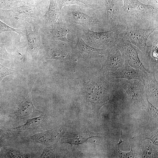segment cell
I'll return each mask as SVG.
<instances>
[{
    "label": "cell",
    "mask_w": 158,
    "mask_h": 158,
    "mask_svg": "<svg viewBox=\"0 0 158 158\" xmlns=\"http://www.w3.org/2000/svg\"><path fill=\"white\" fill-rule=\"evenodd\" d=\"M59 18L71 24L82 35L93 27L109 30L104 6L93 8L77 5L65 6L59 11Z\"/></svg>",
    "instance_id": "6da1fadb"
},
{
    "label": "cell",
    "mask_w": 158,
    "mask_h": 158,
    "mask_svg": "<svg viewBox=\"0 0 158 158\" xmlns=\"http://www.w3.org/2000/svg\"><path fill=\"white\" fill-rule=\"evenodd\" d=\"M16 0H0V7L2 8L10 5Z\"/></svg>",
    "instance_id": "f1b7e54d"
},
{
    "label": "cell",
    "mask_w": 158,
    "mask_h": 158,
    "mask_svg": "<svg viewBox=\"0 0 158 158\" xmlns=\"http://www.w3.org/2000/svg\"><path fill=\"white\" fill-rule=\"evenodd\" d=\"M142 81L146 93L157 99L158 83L155 77V72L151 71L150 73H143Z\"/></svg>",
    "instance_id": "ac0fdd59"
},
{
    "label": "cell",
    "mask_w": 158,
    "mask_h": 158,
    "mask_svg": "<svg viewBox=\"0 0 158 158\" xmlns=\"http://www.w3.org/2000/svg\"><path fill=\"white\" fill-rule=\"evenodd\" d=\"M152 150L150 147L146 148L142 154V157L144 158L152 157H153Z\"/></svg>",
    "instance_id": "83f0119b"
},
{
    "label": "cell",
    "mask_w": 158,
    "mask_h": 158,
    "mask_svg": "<svg viewBox=\"0 0 158 158\" xmlns=\"http://www.w3.org/2000/svg\"><path fill=\"white\" fill-rule=\"evenodd\" d=\"M105 8L109 30L120 23V15L123 4V0H102Z\"/></svg>",
    "instance_id": "5bb4252c"
},
{
    "label": "cell",
    "mask_w": 158,
    "mask_h": 158,
    "mask_svg": "<svg viewBox=\"0 0 158 158\" xmlns=\"http://www.w3.org/2000/svg\"><path fill=\"white\" fill-rule=\"evenodd\" d=\"M143 75L142 72L130 66L125 60L122 66L116 70L105 74V77L109 81L121 78L128 80L136 79L142 81Z\"/></svg>",
    "instance_id": "4fadbf2b"
},
{
    "label": "cell",
    "mask_w": 158,
    "mask_h": 158,
    "mask_svg": "<svg viewBox=\"0 0 158 158\" xmlns=\"http://www.w3.org/2000/svg\"><path fill=\"white\" fill-rule=\"evenodd\" d=\"M43 28L46 37L50 41H60L71 45L74 43L67 39V35L75 36L78 33L72 25L60 18L53 24L43 26Z\"/></svg>",
    "instance_id": "52a82bcc"
},
{
    "label": "cell",
    "mask_w": 158,
    "mask_h": 158,
    "mask_svg": "<svg viewBox=\"0 0 158 158\" xmlns=\"http://www.w3.org/2000/svg\"><path fill=\"white\" fill-rule=\"evenodd\" d=\"M2 11L10 17H14L16 20L26 19L29 18H36L37 16L38 11L36 7L29 4H24L13 7Z\"/></svg>",
    "instance_id": "9a60e30c"
},
{
    "label": "cell",
    "mask_w": 158,
    "mask_h": 158,
    "mask_svg": "<svg viewBox=\"0 0 158 158\" xmlns=\"http://www.w3.org/2000/svg\"><path fill=\"white\" fill-rule=\"evenodd\" d=\"M145 94L143 95V104L144 105H145L147 108L148 111L149 112L150 114H153L156 117H157L158 116V109L157 108L152 105L148 100V97L147 94L145 91Z\"/></svg>",
    "instance_id": "7402d4cb"
},
{
    "label": "cell",
    "mask_w": 158,
    "mask_h": 158,
    "mask_svg": "<svg viewBox=\"0 0 158 158\" xmlns=\"http://www.w3.org/2000/svg\"><path fill=\"white\" fill-rule=\"evenodd\" d=\"M60 11L63 7L70 5H77L89 8L104 7L103 2L101 0H56Z\"/></svg>",
    "instance_id": "d6986e66"
},
{
    "label": "cell",
    "mask_w": 158,
    "mask_h": 158,
    "mask_svg": "<svg viewBox=\"0 0 158 158\" xmlns=\"http://www.w3.org/2000/svg\"><path fill=\"white\" fill-rule=\"evenodd\" d=\"M120 15L121 25L126 28H158V8L138 0H123Z\"/></svg>",
    "instance_id": "7a4b0ae2"
},
{
    "label": "cell",
    "mask_w": 158,
    "mask_h": 158,
    "mask_svg": "<svg viewBox=\"0 0 158 158\" xmlns=\"http://www.w3.org/2000/svg\"><path fill=\"white\" fill-rule=\"evenodd\" d=\"M126 141V140H122V130H121V137H120V140L119 141V142H118V143L117 144V145L118 148H119L120 147V144L123 142H125Z\"/></svg>",
    "instance_id": "4dcf8cb0"
},
{
    "label": "cell",
    "mask_w": 158,
    "mask_h": 158,
    "mask_svg": "<svg viewBox=\"0 0 158 158\" xmlns=\"http://www.w3.org/2000/svg\"><path fill=\"white\" fill-rule=\"evenodd\" d=\"M126 27L118 25L114 28L103 32H96L89 30L81 35L82 39L90 46L98 49L110 48L116 45L119 35Z\"/></svg>",
    "instance_id": "277c9868"
},
{
    "label": "cell",
    "mask_w": 158,
    "mask_h": 158,
    "mask_svg": "<svg viewBox=\"0 0 158 158\" xmlns=\"http://www.w3.org/2000/svg\"><path fill=\"white\" fill-rule=\"evenodd\" d=\"M28 21L31 25H30L28 22L29 24L25 26L27 47L25 52L22 59L27 56L33 59L36 58L39 51L43 48L39 32L40 28L39 25L37 24L36 25V23L33 22L34 29L33 30L32 25L31 21Z\"/></svg>",
    "instance_id": "9c48e42d"
},
{
    "label": "cell",
    "mask_w": 158,
    "mask_h": 158,
    "mask_svg": "<svg viewBox=\"0 0 158 158\" xmlns=\"http://www.w3.org/2000/svg\"><path fill=\"white\" fill-rule=\"evenodd\" d=\"M77 42L74 44L73 48L78 57L84 59H99L105 51L106 49H99L92 47L86 43L82 39L81 34L76 35Z\"/></svg>",
    "instance_id": "7c38bea8"
},
{
    "label": "cell",
    "mask_w": 158,
    "mask_h": 158,
    "mask_svg": "<svg viewBox=\"0 0 158 158\" xmlns=\"http://www.w3.org/2000/svg\"></svg>",
    "instance_id": "d6a6232c"
},
{
    "label": "cell",
    "mask_w": 158,
    "mask_h": 158,
    "mask_svg": "<svg viewBox=\"0 0 158 158\" xmlns=\"http://www.w3.org/2000/svg\"><path fill=\"white\" fill-rule=\"evenodd\" d=\"M13 70L8 68L0 63V83L2 80L6 76L13 74Z\"/></svg>",
    "instance_id": "cb8c5ba5"
},
{
    "label": "cell",
    "mask_w": 158,
    "mask_h": 158,
    "mask_svg": "<svg viewBox=\"0 0 158 158\" xmlns=\"http://www.w3.org/2000/svg\"><path fill=\"white\" fill-rule=\"evenodd\" d=\"M146 139L150 140L154 144L158 145V135L154 133H151L147 135Z\"/></svg>",
    "instance_id": "4316f807"
},
{
    "label": "cell",
    "mask_w": 158,
    "mask_h": 158,
    "mask_svg": "<svg viewBox=\"0 0 158 158\" xmlns=\"http://www.w3.org/2000/svg\"><path fill=\"white\" fill-rule=\"evenodd\" d=\"M119 79L113 83L117 87L124 89L130 101L133 104H139L143 99L145 91L142 81L136 79Z\"/></svg>",
    "instance_id": "30bf717a"
},
{
    "label": "cell",
    "mask_w": 158,
    "mask_h": 158,
    "mask_svg": "<svg viewBox=\"0 0 158 158\" xmlns=\"http://www.w3.org/2000/svg\"><path fill=\"white\" fill-rule=\"evenodd\" d=\"M52 44L48 48L45 54L40 60L55 59L69 62L74 61L78 57L73 48L71 45L60 41H50Z\"/></svg>",
    "instance_id": "5b68a950"
},
{
    "label": "cell",
    "mask_w": 158,
    "mask_h": 158,
    "mask_svg": "<svg viewBox=\"0 0 158 158\" xmlns=\"http://www.w3.org/2000/svg\"><path fill=\"white\" fill-rule=\"evenodd\" d=\"M8 31H13L16 32L19 36V41L22 36L24 37V34L23 33L22 30L16 29L8 26L0 20V32L1 33Z\"/></svg>",
    "instance_id": "603a6c76"
},
{
    "label": "cell",
    "mask_w": 158,
    "mask_h": 158,
    "mask_svg": "<svg viewBox=\"0 0 158 158\" xmlns=\"http://www.w3.org/2000/svg\"><path fill=\"white\" fill-rule=\"evenodd\" d=\"M42 118V116H41L32 119H30L27 121L26 123L25 124L20 126V127H18L17 128L25 130L35 126L41 122Z\"/></svg>",
    "instance_id": "44dd1931"
},
{
    "label": "cell",
    "mask_w": 158,
    "mask_h": 158,
    "mask_svg": "<svg viewBox=\"0 0 158 158\" xmlns=\"http://www.w3.org/2000/svg\"><path fill=\"white\" fill-rule=\"evenodd\" d=\"M157 1H158V0H157Z\"/></svg>",
    "instance_id": "1f68e13d"
},
{
    "label": "cell",
    "mask_w": 158,
    "mask_h": 158,
    "mask_svg": "<svg viewBox=\"0 0 158 158\" xmlns=\"http://www.w3.org/2000/svg\"><path fill=\"white\" fill-rule=\"evenodd\" d=\"M117 152L118 156L120 158H131L134 157V154L132 152V149L131 146V150L129 152H123L120 151L118 148Z\"/></svg>",
    "instance_id": "484cf974"
},
{
    "label": "cell",
    "mask_w": 158,
    "mask_h": 158,
    "mask_svg": "<svg viewBox=\"0 0 158 158\" xmlns=\"http://www.w3.org/2000/svg\"><path fill=\"white\" fill-rule=\"evenodd\" d=\"M85 87L87 99L94 106L115 104L114 93L118 88L109 82L100 70L90 75Z\"/></svg>",
    "instance_id": "3957f363"
},
{
    "label": "cell",
    "mask_w": 158,
    "mask_h": 158,
    "mask_svg": "<svg viewBox=\"0 0 158 158\" xmlns=\"http://www.w3.org/2000/svg\"><path fill=\"white\" fill-rule=\"evenodd\" d=\"M59 18V10L56 0H50L46 13L41 18L43 26L53 24L57 22Z\"/></svg>",
    "instance_id": "e0dca14e"
},
{
    "label": "cell",
    "mask_w": 158,
    "mask_h": 158,
    "mask_svg": "<svg viewBox=\"0 0 158 158\" xmlns=\"http://www.w3.org/2000/svg\"><path fill=\"white\" fill-rule=\"evenodd\" d=\"M154 40L151 46H148L146 51L144 54L147 61L150 70L155 72L158 70V32L156 34Z\"/></svg>",
    "instance_id": "2e32d148"
},
{
    "label": "cell",
    "mask_w": 158,
    "mask_h": 158,
    "mask_svg": "<svg viewBox=\"0 0 158 158\" xmlns=\"http://www.w3.org/2000/svg\"><path fill=\"white\" fill-rule=\"evenodd\" d=\"M158 28H126L120 34L119 38L136 47L144 55L148 46L147 44L148 38L155 31L158 30Z\"/></svg>",
    "instance_id": "8992f818"
},
{
    "label": "cell",
    "mask_w": 158,
    "mask_h": 158,
    "mask_svg": "<svg viewBox=\"0 0 158 158\" xmlns=\"http://www.w3.org/2000/svg\"><path fill=\"white\" fill-rule=\"evenodd\" d=\"M99 60L102 65L100 70L105 74L116 70L122 66L125 60L116 45L107 49Z\"/></svg>",
    "instance_id": "8fae6325"
},
{
    "label": "cell",
    "mask_w": 158,
    "mask_h": 158,
    "mask_svg": "<svg viewBox=\"0 0 158 158\" xmlns=\"http://www.w3.org/2000/svg\"><path fill=\"white\" fill-rule=\"evenodd\" d=\"M139 1V0H138ZM145 2L147 4L150 5L158 8V1L157 0H141Z\"/></svg>",
    "instance_id": "f546056e"
},
{
    "label": "cell",
    "mask_w": 158,
    "mask_h": 158,
    "mask_svg": "<svg viewBox=\"0 0 158 158\" xmlns=\"http://www.w3.org/2000/svg\"><path fill=\"white\" fill-rule=\"evenodd\" d=\"M0 58L10 59L11 56L5 48L4 44H0Z\"/></svg>",
    "instance_id": "d4e9b609"
},
{
    "label": "cell",
    "mask_w": 158,
    "mask_h": 158,
    "mask_svg": "<svg viewBox=\"0 0 158 158\" xmlns=\"http://www.w3.org/2000/svg\"><path fill=\"white\" fill-rule=\"evenodd\" d=\"M30 96V95L25 97L19 105V111L23 115H28L32 112L33 106Z\"/></svg>",
    "instance_id": "ffe728a7"
},
{
    "label": "cell",
    "mask_w": 158,
    "mask_h": 158,
    "mask_svg": "<svg viewBox=\"0 0 158 158\" xmlns=\"http://www.w3.org/2000/svg\"><path fill=\"white\" fill-rule=\"evenodd\" d=\"M116 45L129 65L136 69L141 71L144 73H150L151 71L145 67L141 61L139 56L140 51L137 47L120 39Z\"/></svg>",
    "instance_id": "ba28073f"
}]
</instances>
